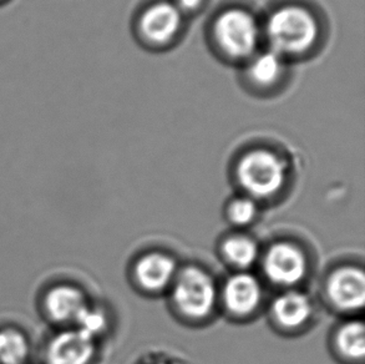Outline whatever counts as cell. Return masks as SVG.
I'll return each instance as SVG.
<instances>
[{"label":"cell","mask_w":365,"mask_h":364,"mask_svg":"<svg viewBox=\"0 0 365 364\" xmlns=\"http://www.w3.org/2000/svg\"><path fill=\"white\" fill-rule=\"evenodd\" d=\"M266 34L272 51L283 58L311 50L318 39L319 26L309 10L298 5H287L268 18Z\"/></svg>","instance_id":"6da1fadb"},{"label":"cell","mask_w":365,"mask_h":364,"mask_svg":"<svg viewBox=\"0 0 365 364\" xmlns=\"http://www.w3.org/2000/svg\"><path fill=\"white\" fill-rule=\"evenodd\" d=\"M217 46L233 59H246L256 51L259 28L256 19L242 9H228L217 16L213 25Z\"/></svg>","instance_id":"7a4b0ae2"},{"label":"cell","mask_w":365,"mask_h":364,"mask_svg":"<svg viewBox=\"0 0 365 364\" xmlns=\"http://www.w3.org/2000/svg\"><path fill=\"white\" fill-rule=\"evenodd\" d=\"M237 178L243 188L253 196H272L283 186L286 168L274 153L255 150L238 163Z\"/></svg>","instance_id":"3957f363"},{"label":"cell","mask_w":365,"mask_h":364,"mask_svg":"<svg viewBox=\"0 0 365 364\" xmlns=\"http://www.w3.org/2000/svg\"><path fill=\"white\" fill-rule=\"evenodd\" d=\"M215 298V285L206 272L188 267L178 275L173 300L185 315L195 318L206 317L212 310Z\"/></svg>","instance_id":"277c9868"},{"label":"cell","mask_w":365,"mask_h":364,"mask_svg":"<svg viewBox=\"0 0 365 364\" xmlns=\"http://www.w3.org/2000/svg\"><path fill=\"white\" fill-rule=\"evenodd\" d=\"M182 26V11L173 3H156L145 10L140 19V31L150 44L165 45L178 34Z\"/></svg>","instance_id":"5b68a950"},{"label":"cell","mask_w":365,"mask_h":364,"mask_svg":"<svg viewBox=\"0 0 365 364\" xmlns=\"http://www.w3.org/2000/svg\"><path fill=\"white\" fill-rule=\"evenodd\" d=\"M306 270V258L291 243H277L267 252L264 272L277 285H296L304 277Z\"/></svg>","instance_id":"8992f818"},{"label":"cell","mask_w":365,"mask_h":364,"mask_svg":"<svg viewBox=\"0 0 365 364\" xmlns=\"http://www.w3.org/2000/svg\"><path fill=\"white\" fill-rule=\"evenodd\" d=\"M94 352V338L76 328L55 335L45 358L48 364H88Z\"/></svg>","instance_id":"52a82bcc"},{"label":"cell","mask_w":365,"mask_h":364,"mask_svg":"<svg viewBox=\"0 0 365 364\" xmlns=\"http://www.w3.org/2000/svg\"><path fill=\"white\" fill-rule=\"evenodd\" d=\"M328 295L341 310H358L365 302L364 273L354 267L334 272L328 282Z\"/></svg>","instance_id":"ba28073f"},{"label":"cell","mask_w":365,"mask_h":364,"mask_svg":"<svg viewBox=\"0 0 365 364\" xmlns=\"http://www.w3.org/2000/svg\"><path fill=\"white\" fill-rule=\"evenodd\" d=\"M86 305L83 292L73 285H55L45 295L46 315L58 323L76 322Z\"/></svg>","instance_id":"9c48e42d"},{"label":"cell","mask_w":365,"mask_h":364,"mask_svg":"<svg viewBox=\"0 0 365 364\" xmlns=\"http://www.w3.org/2000/svg\"><path fill=\"white\" fill-rule=\"evenodd\" d=\"M261 285L251 275H233L225 287V302L228 310L238 315H250L261 300Z\"/></svg>","instance_id":"30bf717a"},{"label":"cell","mask_w":365,"mask_h":364,"mask_svg":"<svg viewBox=\"0 0 365 364\" xmlns=\"http://www.w3.org/2000/svg\"><path fill=\"white\" fill-rule=\"evenodd\" d=\"M175 268L176 265L173 258L163 253H150L138 262L136 277L145 288L161 290L173 278Z\"/></svg>","instance_id":"8fae6325"},{"label":"cell","mask_w":365,"mask_h":364,"mask_svg":"<svg viewBox=\"0 0 365 364\" xmlns=\"http://www.w3.org/2000/svg\"><path fill=\"white\" fill-rule=\"evenodd\" d=\"M311 312V302L299 292H288L279 295L273 303L274 318L288 328L303 325L309 318Z\"/></svg>","instance_id":"7c38bea8"},{"label":"cell","mask_w":365,"mask_h":364,"mask_svg":"<svg viewBox=\"0 0 365 364\" xmlns=\"http://www.w3.org/2000/svg\"><path fill=\"white\" fill-rule=\"evenodd\" d=\"M284 63L281 55L274 51L257 55L248 68L250 79L258 86H272L281 80Z\"/></svg>","instance_id":"4fadbf2b"},{"label":"cell","mask_w":365,"mask_h":364,"mask_svg":"<svg viewBox=\"0 0 365 364\" xmlns=\"http://www.w3.org/2000/svg\"><path fill=\"white\" fill-rule=\"evenodd\" d=\"M29 357V343L19 330H0V364H24Z\"/></svg>","instance_id":"5bb4252c"},{"label":"cell","mask_w":365,"mask_h":364,"mask_svg":"<svg viewBox=\"0 0 365 364\" xmlns=\"http://www.w3.org/2000/svg\"><path fill=\"white\" fill-rule=\"evenodd\" d=\"M336 343L343 355L349 358H363L365 353L364 325L361 322H351L343 325L336 335Z\"/></svg>","instance_id":"9a60e30c"},{"label":"cell","mask_w":365,"mask_h":364,"mask_svg":"<svg viewBox=\"0 0 365 364\" xmlns=\"http://www.w3.org/2000/svg\"><path fill=\"white\" fill-rule=\"evenodd\" d=\"M223 252L233 265L238 267L251 266L257 258L255 242L246 237H232L223 245Z\"/></svg>","instance_id":"2e32d148"},{"label":"cell","mask_w":365,"mask_h":364,"mask_svg":"<svg viewBox=\"0 0 365 364\" xmlns=\"http://www.w3.org/2000/svg\"><path fill=\"white\" fill-rule=\"evenodd\" d=\"M76 323H78V330H83L84 333L94 338L95 335H99L100 332L104 330L106 320L103 312L93 310L86 305V308L78 317Z\"/></svg>","instance_id":"e0dca14e"},{"label":"cell","mask_w":365,"mask_h":364,"mask_svg":"<svg viewBox=\"0 0 365 364\" xmlns=\"http://www.w3.org/2000/svg\"><path fill=\"white\" fill-rule=\"evenodd\" d=\"M256 216V205L250 198H238L230 207V217L237 225H247Z\"/></svg>","instance_id":"ac0fdd59"},{"label":"cell","mask_w":365,"mask_h":364,"mask_svg":"<svg viewBox=\"0 0 365 364\" xmlns=\"http://www.w3.org/2000/svg\"><path fill=\"white\" fill-rule=\"evenodd\" d=\"M205 0H176V6L181 11H193L202 5Z\"/></svg>","instance_id":"d6986e66"}]
</instances>
